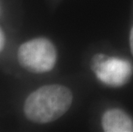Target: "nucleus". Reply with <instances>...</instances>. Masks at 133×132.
Here are the masks:
<instances>
[{
    "instance_id": "f257e3e1",
    "label": "nucleus",
    "mask_w": 133,
    "mask_h": 132,
    "mask_svg": "<svg viewBox=\"0 0 133 132\" xmlns=\"http://www.w3.org/2000/svg\"><path fill=\"white\" fill-rule=\"evenodd\" d=\"M72 94L68 88L58 84L43 86L28 96L23 110L32 122H53L69 110L72 104Z\"/></svg>"
},
{
    "instance_id": "f03ea898",
    "label": "nucleus",
    "mask_w": 133,
    "mask_h": 132,
    "mask_svg": "<svg viewBox=\"0 0 133 132\" xmlns=\"http://www.w3.org/2000/svg\"><path fill=\"white\" fill-rule=\"evenodd\" d=\"M19 64L22 68L33 73L52 71L57 61V52L47 39L38 38L25 42L17 52Z\"/></svg>"
},
{
    "instance_id": "7ed1b4c3",
    "label": "nucleus",
    "mask_w": 133,
    "mask_h": 132,
    "mask_svg": "<svg viewBox=\"0 0 133 132\" xmlns=\"http://www.w3.org/2000/svg\"><path fill=\"white\" fill-rule=\"evenodd\" d=\"M92 70L101 82L110 87H121L131 79L133 68L128 60L104 54H96L92 59Z\"/></svg>"
},
{
    "instance_id": "20e7f679",
    "label": "nucleus",
    "mask_w": 133,
    "mask_h": 132,
    "mask_svg": "<svg viewBox=\"0 0 133 132\" xmlns=\"http://www.w3.org/2000/svg\"><path fill=\"white\" fill-rule=\"evenodd\" d=\"M102 127L107 132H132L133 121L119 109H111L102 117Z\"/></svg>"
},
{
    "instance_id": "39448f33",
    "label": "nucleus",
    "mask_w": 133,
    "mask_h": 132,
    "mask_svg": "<svg viewBox=\"0 0 133 132\" xmlns=\"http://www.w3.org/2000/svg\"><path fill=\"white\" fill-rule=\"evenodd\" d=\"M4 42H5L4 34V33H3V31L1 30V29H0V52L4 49Z\"/></svg>"
},
{
    "instance_id": "423d86ee",
    "label": "nucleus",
    "mask_w": 133,
    "mask_h": 132,
    "mask_svg": "<svg viewBox=\"0 0 133 132\" xmlns=\"http://www.w3.org/2000/svg\"><path fill=\"white\" fill-rule=\"evenodd\" d=\"M130 45H131V51L133 55V27L131 31V34H130Z\"/></svg>"
}]
</instances>
